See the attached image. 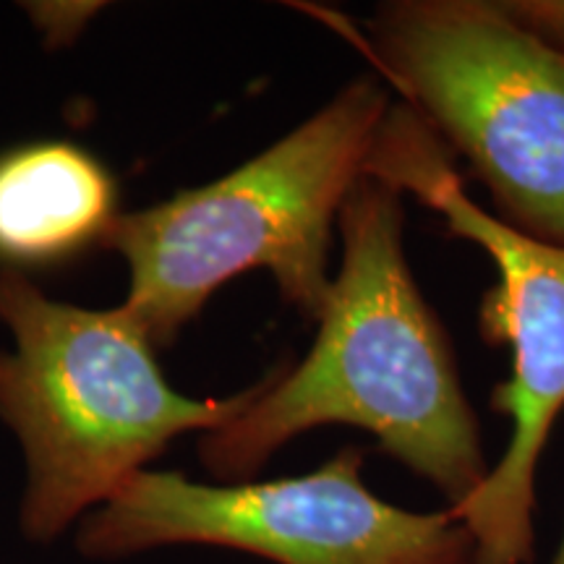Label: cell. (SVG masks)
I'll return each instance as SVG.
<instances>
[{"label":"cell","instance_id":"1","mask_svg":"<svg viewBox=\"0 0 564 564\" xmlns=\"http://www.w3.org/2000/svg\"><path fill=\"white\" fill-rule=\"evenodd\" d=\"M403 199L366 173L352 186L337 220L340 272L312 350L267 371L241 415L202 434L199 460L223 484L251 481L288 442L333 423L371 434L449 510L489 476L453 348L408 267Z\"/></svg>","mask_w":564,"mask_h":564},{"label":"cell","instance_id":"2","mask_svg":"<svg viewBox=\"0 0 564 564\" xmlns=\"http://www.w3.org/2000/svg\"><path fill=\"white\" fill-rule=\"evenodd\" d=\"M390 108V87L361 76L223 178L112 220L100 246L129 264L123 306L154 348H171L212 295L251 270L272 274L285 306L319 319L335 225Z\"/></svg>","mask_w":564,"mask_h":564},{"label":"cell","instance_id":"3","mask_svg":"<svg viewBox=\"0 0 564 564\" xmlns=\"http://www.w3.org/2000/svg\"><path fill=\"white\" fill-rule=\"evenodd\" d=\"M0 421L26 460L21 533L37 544L97 507L165 453L175 436L215 432L264 390L196 400L167 382L147 329L129 308H84L0 270Z\"/></svg>","mask_w":564,"mask_h":564},{"label":"cell","instance_id":"4","mask_svg":"<svg viewBox=\"0 0 564 564\" xmlns=\"http://www.w3.org/2000/svg\"><path fill=\"white\" fill-rule=\"evenodd\" d=\"M345 34L474 167L512 228L564 246V53L505 0H392Z\"/></svg>","mask_w":564,"mask_h":564},{"label":"cell","instance_id":"5","mask_svg":"<svg viewBox=\"0 0 564 564\" xmlns=\"http://www.w3.org/2000/svg\"><path fill=\"white\" fill-rule=\"evenodd\" d=\"M366 175L415 196L497 267L478 319L486 340L512 350L510 379L491 394V411L510 419L512 434L502 460L453 512L474 539V564H533L535 474L564 411V246L539 241L478 207L447 147L400 100L379 129Z\"/></svg>","mask_w":564,"mask_h":564},{"label":"cell","instance_id":"6","mask_svg":"<svg viewBox=\"0 0 564 564\" xmlns=\"http://www.w3.org/2000/svg\"><path fill=\"white\" fill-rule=\"evenodd\" d=\"M364 449L267 481L202 484L139 470L76 535L89 560L160 546H223L274 564H474V539L449 507L415 512L369 489Z\"/></svg>","mask_w":564,"mask_h":564},{"label":"cell","instance_id":"7","mask_svg":"<svg viewBox=\"0 0 564 564\" xmlns=\"http://www.w3.org/2000/svg\"><path fill=\"white\" fill-rule=\"evenodd\" d=\"M108 167L79 144L30 141L0 154V264L51 267L100 246L118 217Z\"/></svg>","mask_w":564,"mask_h":564},{"label":"cell","instance_id":"8","mask_svg":"<svg viewBox=\"0 0 564 564\" xmlns=\"http://www.w3.org/2000/svg\"><path fill=\"white\" fill-rule=\"evenodd\" d=\"M87 9H95V6H61L63 13L53 11V6H40V13H34V11L32 13L37 17V24H42V30H45L47 34H53L55 42H68L76 34V30H70L68 26V19L84 21L95 13Z\"/></svg>","mask_w":564,"mask_h":564},{"label":"cell","instance_id":"9","mask_svg":"<svg viewBox=\"0 0 564 564\" xmlns=\"http://www.w3.org/2000/svg\"><path fill=\"white\" fill-rule=\"evenodd\" d=\"M549 564H564V535H562V541H560V549H556L554 556H552V562H549Z\"/></svg>","mask_w":564,"mask_h":564}]
</instances>
